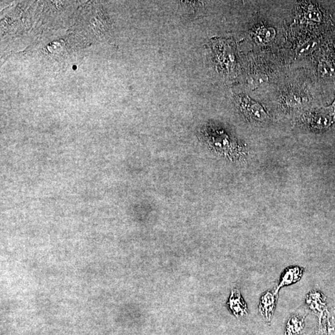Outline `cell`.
Wrapping results in <instances>:
<instances>
[{"instance_id": "12", "label": "cell", "mask_w": 335, "mask_h": 335, "mask_svg": "<svg viewBox=\"0 0 335 335\" xmlns=\"http://www.w3.org/2000/svg\"><path fill=\"white\" fill-rule=\"evenodd\" d=\"M313 123L316 126H322L324 127L325 126L329 125V120L325 118L323 116H317L312 121Z\"/></svg>"}, {"instance_id": "11", "label": "cell", "mask_w": 335, "mask_h": 335, "mask_svg": "<svg viewBox=\"0 0 335 335\" xmlns=\"http://www.w3.org/2000/svg\"><path fill=\"white\" fill-rule=\"evenodd\" d=\"M317 44V42L315 41H310V42H308L307 43L303 44L302 47L300 48L298 52L301 53V54H303V53H309L310 51L312 50L314 48L316 47Z\"/></svg>"}, {"instance_id": "4", "label": "cell", "mask_w": 335, "mask_h": 335, "mask_svg": "<svg viewBox=\"0 0 335 335\" xmlns=\"http://www.w3.org/2000/svg\"><path fill=\"white\" fill-rule=\"evenodd\" d=\"M227 306L232 314L237 317H243L248 314L247 303L242 298L239 289L234 288L232 290Z\"/></svg>"}, {"instance_id": "7", "label": "cell", "mask_w": 335, "mask_h": 335, "mask_svg": "<svg viewBox=\"0 0 335 335\" xmlns=\"http://www.w3.org/2000/svg\"><path fill=\"white\" fill-rule=\"evenodd\" d=\"M318 72L324 79H333L335 77V65L330 60H322L318 65Z\"/></svg>"}, {"instance_id": "2", "label": "cell", "mask_w": 335, "mask_h": 335, "mask_svg": "<svg viewBox=\"0 0 335 335\" xmlns=\"http://www.w3.org/2000/svg\"><path fill=\"white\" fill-rule=\"evenodd\" d=\"M278 293L275 291H266L262 295L259 303V310L267 323H270L275 311Z\"/></svg>"}, {"instance_id": "10", "label": "cell", "mask_w": 335, "mask_h": 335, "mask_svg": "<svg viewBox=\"0 0 335 335\" xmlns=\"http://www.w3.org/2000/svg\"><path fill=\"white\" fill-rule=\"evenodd\" d=\"M305 18L315 22H320L322 20V14L317 8L316 6L314 5H310L308 6L307 10L305 13Z\"/></svg>"}, {"instance_id": "8", "label": "cell", "mask_w": 335, "mask_h": 335, "mask_svg": "<svg viewBox=\"0 0 335 335\" xmlns=\"http://www.w3.org/2000/svg\"><path fill=\"white\" fill-rule=\"evenodd\" d=\"M308 101L307 97L297 92H292L286 98V103L291 108L301 107Z\"/></svg>"}, {"instance_id": "5", "label": "cell", "mask_w": 335, "mask_h": 335, "mask_svg": "<svg viewBox=\"0 0 335 335\" xmlns=\"http://www.w3.org/2000/svg\"><path fill=\"white\" fill-rule=\"evenodd\" d=\"M304 318L293 315L286 323L285 335H300L304 330Z\"/></svg>"}, {"instance_id": "9", "label": "cell", "mask_w": 335, "mask_h": 335, "mask_svg": "<svg viewBox=\"0 0 335 335\" xmlns=\"http://www.w3.org/2000/svg\"><path fill=\"white\" fill-rule=\"evenodd\" d=\"M321 295L317 291H313L308 293L305 298V303L307 307L312 311L316 312L322 307V303L320 302Z\"/></svg>"}, {"instance_id": "6", "label": "cell", "mask_w": 335, "mask_h": 335, "mask_svg": "<svg viewBox=\"0 0 335 335\" xmlns=\"http://www.w3.org/2000/svg\"><path fill=\"white\" fill-rule=\"evenodd\" d=\"M276 35V31L272 27L261 26L257 29L254 39L257 43L264 44L273 41Z\"/></svg>"}, {"instance_id": "3", "label": "cell", "mask_w": 335, "mask_h": 335, "mask_svg": "<svg viewBox=\"0 0 335 335\" xmlns=\"http://www.w3.org/2000/svg\"><path fill=\"white\" fill-rule=\"evenodd\" d=\"M304 272L302 267L293 266L288 267L284 271L279 279V284L276 288L275 293H278L280 289L285 286H290L300 280Z\"/></svg>"}, {"instance_id": "1", "label": "cell", "mask_w": 335, "mask_h": 335, "mask_svg": "<svg viewBox=\"0 0 335 335\" xmlns=\"http://www.w3.org/2000/svg\"><path fill=\"white\" fill-rule=\"evenodd\" d=\"M239 101L243 111L252 120L261 122L268 119V114L263 107L256 101L252 100L249 96L244 94L240 96Z\"/></svg>"}]
</instances>
